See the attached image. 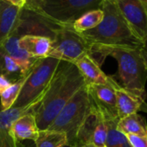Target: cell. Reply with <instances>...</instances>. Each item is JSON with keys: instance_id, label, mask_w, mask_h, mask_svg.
<instances>
[{"instance_id": "6da1fadb", "label": "cell", "mask_w": 147, "mask_h": 147, "mask_svg": "<svg viewBox=\"0 0 147 147\" xmlns=\"http://www.w3.org/2000/svg\"><path fill=\"white\" fill-rule=\"evenodd\" d=\"M85 85L76 65L61 61L41 102L32 111L38 128L48 129L64 106Z\"/></svg>"}, {"instance_id": "7a4b0ae2", "label": "cell", "mask_w": 147, "mask_h": 147, "mask_svg": "<svg viewBox=\"0 0 147 147\" xmlns=\"http://www.w3.org/2000/svg\"><path fill=\"white\" fill-rule=\"evenodd\" d=\"M100 9L104 13L100 24L92 30L80 33L92 49L100 47H144V42L135 35L113 1L103 0Z\"/></svg>"}, {"instance_id": "3957f363", "label": "cell", "mask_w": 147, "mask_h": 147, "mask_svg": "<svg viewBox=\"0 0 147 147\" xmlns=\"http://www.w3.org/2000/svg\"><path fill=\"white\" fill-rule=\"evenodd\" d=\"M142 48H93L92 56L98 55L96 61L100 65L107 56L114 58L118 62V78L121 83L120 86L126 89L144 93L147 68L141 54Z\"/></svg>"}, {"instance_id": "277c9868", "label": "cell", "mask_w": 147, "mask_h": 147, "mask_svg": "<svg viewBox=\"0 0 147 147\" xmlns=\"http://www.w3.org/2000/svg\"><path fill=\"white\" fill-rule=\"evenodd\" d=\"M103 0H30L24 8L59 26H72L86 12L100 9Z\"/></svg>"}, {"instance_id": "5b68a950", "label": "cell", "mask_w": 147, "mask_h": 147, "mask_svg": "<svg viewBox=\"0 0 147 147\" xmlns=\"http://www.w3.org/2000/svg\"><path fill=\"white\" fill-rule=\"evenodd\" d=\"M90 107L86 84L64 106L48 129L64 132L69 143H76V132Z\"/></svg>"}, {"instance_id": "8992f818", "label": "cell", "mask_w": 147, "mask_h": 147, "mask_svg": "<svg viewBox=\"0 0 147 147\" xmlns=\"http://www.w3.org/2000/svg\"><path fill=\"white\" fill-rule=\"evenodd\" d=\"M60 61L52 57L38 59L28 75L13 107H25L42 97Z\"/></svg>"}, {"instance_id": "52a82bcc", "label": "cell", "mask_w": 147, "mask_h": 147, "mask_svg": "<svg viewBox=\"0 0 147 147\" xmlns=\"http://www.w3.org/2000/svg\"><path fill=\"white\" fill-rule=\"evenodd\" d=\"M86 55H92V48L73 26L59 28L52 40V48L48 57L75 63Z\"/></svg>"}, {"instance_id": "ba28073f", "label": "cell", "mask_w": 147, "mask_h": 147, "mask_svg": "<svg viewBox=\"0 0 147 147\" xmlns=\"http://www.w3.org/2000/svg\"><path fill=\"white\" fill-rule=\"evenodd\" d=\"M135 35L144 42L147 38V11L139 0H111Z\"/></svg>"}, {"instance_id": "9c48e42d", "label": "cell", "mask_w": 147, "mask_h": 147, "mask_svg": "<svg viewBox=\"0 0 147 147\" xmlns=\"http://www.w3.org/2000/svg\"><path fill=\"white\" fill-rule=\"evenodd\" d=\"M90 102L104 117H118L116 95L113 77L108 76V82L104 84H87Z\"/></svg>"}, {"instance_id": "30bf717a", "label": "cell", "mask_w": 147, "mask_h": 147, "mask_svg": "<svg viewBox=\"0 0 147 147\" xmlns=\"http://www.w3.org/2000/svg\"><path fill=\"white\" fill-rule=\"evenodd\" d=\"M42 96L25 107H12L3 112L0 111V147H25L12 134L11 125L22 115L32 112L41 102Z\"/></svg>"}, {"instance_id": "8fae6325", "label": "cell", "mask_w": 147, "mask_h": 147, "mask_svg": "<svg viewBox=\"0 0 147 147\" xmlns=\"http://www.w3.org/2000/svg\"><path fill=\"white\" fill-rule=\"evenodd\" d=\"M113 84L116 95V107L119 119L138 113L143 103L145 102L146 92L143 93L126 89L121 87L114 78H113Z\"/></svg>"}, {"instance_id": "7c38bea8", "label": "cell", "mask_w": 147, "mask_h": 147, "mask_svg": "<svg viewBox=\"0 0 147 147\" xmlns=\"http://www.w3.org/2000/svg\"><path fill=\"white\" fill-rule=\"evenodd\" d=\"M19 38L20 36L16 32L11 35L0 45V53L14 60L20 67L24 76H27L38 59L31 57L24 49L20 47L18 42Z\"/></svg>"}, {"instance_id": "4fadbf2b", "label": "cell", "mask_w": 147, "mask_h": 147, "mask_svg": "<svg viewBox=\"0 0 147 147\" xmlns=\"http://www.w3.org/2000/svg\"><path fill=\"white\" fill-rule=\"evenodd\" d=\"M22 9L0 0V45L18 28Z\"/></svg>"}, {"instance_id": "5bb4252c", "label": "cell", "mask_w": 147, "mask_h": 147, "mask_svg": "<svg viewBox=\"0 0 147 147\" xmlns=\"http://www.w3.org/2000/svg\"><path fill=\"white\" fill-rule=\"evenodd\" d=\"M84 78L86 84H104L108 82V76L101 70L100 65L91 55H86L75 63Z\"/></svg>"}, {"instance_id": "9a60e30c", "label": "cell", "mask_w": 147, "mask_h": 147, "mask_svg": "<svg viewBox=\"0 0 147 147\" xmlns=\"http://www.w3.org/2000/svg\"><path fill=\"white\" fill-rule=\"evenodd\" d=\"M18 42L20 47L35 59L48 57L52 48V40L42 36L25 35L19 38Z\"/></svg>"}, {"instance_id": "2e32d148", "label": "cell", "mask_w": 147, "mask_h": 147, "mask_svg": "<svg viewBox=\"0 0 147 147\" xmlns=\"http://www.w3.org/2000/svg\"><path fill=\"white\" fill-rule=\"evenodd\" d=\"M39 131L40 129L32 112L22 115L11 125V132L20 142L24 140L35 141L38 137Z\"/></svg>"}, {"instance_id": "e0dca14e", "label": "cell", "mask_w": 147, "mask_h": 147, "mask_svg": "<svg viewBox=\"0 0 147 147\" xmlns=\"http://www.w3.org/2000/svg\"><path fill=\"white\" fill-rule=\"evenodd\" d=\"M102 118V113L91 103L90 109L82 120L76 132V143L80 145L91 144L93 135Z\"/></svg>"}, {"instance_id": "ac0fdd59", "label": "cell", "mask_w": 147, "mask_h": 147, "mask_svg": "<svg viewBox=\"0 0 147 147\" xmlns=\"http://www.w3.org/2000/svg\"><path fill=\"white\" fill-rule=\"evenodd\" d=\"M117 129L123 134L145 136L147 135V123L145 119L138 113L119 119Z\"/></svg>"}, {"instance_id": "d6986e66", "label": "cell", "mask_w": 147, "mask_h": 147, "mask_svg": "<svg viewBox=\"0 0 147 147\" xmlns=\"http://www.w3.org/2000/svg\"><path fill=\"white\" fill-rule=\"evenodd\" d=\"M103 115V114H102ZM107 126V136L106 140V147H131L126 136L118 131L117 124L119 118L104 117Z\"/></svg>"}, {"instance_id": "ffe728a7", "label": "cell", "mask_w": 147, "mask_h": 147, "mask_svg": "<svg viewBox=\"0 0 147 147\" xmlns=\"http://www.w3.org/2000/svg\"><path fill=\"white\" fill-rule=\"evenodd\" d=\"M36 147H62L67 144V134L54 130H40L38 137L34 141Z\"/></svg>"}, {"instance_id": "44dd1931", "label": "cell", "mask_w": 147, "mask_h": 147, "mask_svg": "<svg viewBox=\"0 0 147 147\" xmlns=\"http://www.w3.org/2000/svg\"><path fill=\"white\" fill-rule=\"evenodd\" d=\"M104 13L101 9L89 11L73 23V29L78 33H83L98 26L102 21Z\"/></svg>"}, {"instance_id": "7402d4cb", "label": "cell", "mask_w": 147, "mask_h": 147, "mask_svg": "<svg viewBox=\"0 0 147 147\" xmlns=\"http://www.w3.org/2000/svg\"><path fill=\"white\" fill-rule=\"evenodd\" d=\"M27 77L28 76L13 82L7 89L0 94V111H6L13 107Z\"/></svg>"}, {"instance_id": "603a6c76", "label": "cell", "mask_w": 147, "mask_h": 147, "mask_svg": "<svg viewBox=\"0 0 147 147\" xmlns=\"http://www.w3.org/2000/svg\"><path fill=\"white\" fill-rule=\"evenodd\" d=\"M2 74L5 77H7L12 83L26 76H24L20 67L16 63V61L5 55H3Z\"/></svg>"}, {"instance_id": "cb8c5ba5", "label": "cell", "mask_w": 147, "mask_h": 147, "mask_svg": "<svg viewBox=\"0 0 147 147\" xmlns=\"http://www.w3.org/2000/svg\"><path fill=\"white\" fill-rule=\"evenodd\" d=\"M107 136V126L106 119L103 116L102 119L100 121L91 140V144L96 146H105Z\"/></svg>"}, {"instance_id": "d4e9b609", "label": "cell", "mask_w": 147, "mask_h": 147, "mask_svg": "<svg viewBox=\"0 0 147 147\" xmlns=\"http://www.w3.org/2000/svg\"><path fill=\"white\" fill-rule=\"evenodd\" d=\"M126 138L131 147H147V135H126Z\"/></svg>"}, {"instance_id": "484cf974", "label": "cell", "mask_w": 147, "mask_h": 147, "mask_svg": "<svg viewBox=\"0 0 147 147\" xmlns=\"http://www.w3.org/2000/svg\"><path fill=\"white\" fill-rule=\"evenodd\" d=\"M11 84L12 82L7 77H5L3 74H0V94L7 89Z\"/></svg>"}, {"instance_id": "4316f807", "label": "cell", "mask_w": 147, "mask_h": 147, "mask_svg": "<svg viewBox=\"0 0 147 147\" xmlns=\"http://www.w3.org/2000/svg\"><path fill=\"white\" fill-rule=\"evenodd\" d=\"M6 2L10 3L11 5L18 7V8H24L26 4V0H5Z\"/></svg>"}, {"instance_id": "83f0119b", "label": "cell", "mask_w": 147, "mask_h": 147, "mask_svg": "<svg viewBox=\"0 0 147 147\" xmlns=\"http://www.w3.org/2000/svg\"><path fill=\"white\" fill-rule=\"evenodd\" d=\"M141 54H142V56H143V59H144L145 67H146V68H147V49H146L145 47H143V48H142V49H141Z\"/></svg>"}, {"instance_id": "f1b7e54d", "label": "cell", "mask_w": 147, "mask_h": 147, "mask_svg": "<svg viewBox=\"0 0 147 147\" xmlns=\"http://www.w3.org/2000/svg\"><path fill=\"white\" fill-rule=\"evenodd\" d=\"M81 146L82 145L78 144L77 143H69V142H67V144H66L62 147H81Z\"/></svg>"}, {"instance_id": "f546056e", "label": "cell", "mask_w": 147, "mask_h": 147, "mask_svg": "<svg viewBox=\"0 0 147 147\" xmlns=\"http://www.w3.org/2000/svg\"><path fill=\"white\" fill-rule=\"evenodd\" d=\"M139 111H142V112H144V113H147V103L146 102H144L143 105L141 106L140 107V110Z\"/></svg>"}, {"instance_id": "4dcf8cb0", "label": "cell", "mask_w": 147, "mask_h": 147, "mask_svg": "<svg viewBox=\"0 0 147 147\" xmlns=\"http://www.w3.org/2000/svg\"><path fill=\"white\" fill-rule=\"evenodd\" d=\"M2 66H3V55L0 53V74H2Z\"/></svg>"}, {"instance_id": "1f68e13d", "label": "cell", "mask_w": 147, "mask_h": 147, "mask_svg": "<svg viewBox=\"0 0 147 147\" xmlns=\"http://www.w3.org/2000/svg\"><path fill=\"white\" fill-rule=\"evenodd\" d=\"M81 147H106V146H96L93 144H83Z\"/></svg>"}, {"instance_id": "d6a6232c", "label": "cell", "mask_w": 147, "mask_h": 147, "mask_svg": "<svg viewBox=\"0 0 147 147\" xmlns=\"http://www.w3.org/2000/svg\"><path fill=\"white\" fill-rule=\"evenodd\" d=\"M139 1L143 4V5L144 6V8H145L146 11H147V0H139Z\"/></svg>"}, {"instance_id": "836d02e7", "label": "cell", "mask_w": 147, "mask_h": 147, "mask_svg": "<svg viewBox=\"0 0 147 147\" xmlns=\"http://www.w3.org/2000/svg\"><path fill=\"white\" fill-rule=\"evenodd\" d=\"M144 47H145V48L147 49V38H146V40L144 42Z\"/></svg>"}, {"instance_id": "e575fe53", "label": "cell", "mask_w": 147, "mask_h": 147, "mask_svg": "<svg viewBox=\"0 0 147 147\" xmlns=\"http://www.w3.org/2000/svg\"><path fill=\"white\" fill-rule=\"evenodd\" d=\"M27 1H30V0H26V2H27Z\"/></svg>"}]
</instances>
